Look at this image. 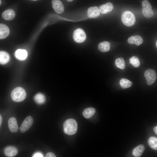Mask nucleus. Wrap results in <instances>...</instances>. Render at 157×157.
Segmentation results:
<instances>
[{
    "label": "nucleus",
    "mask_w": 157,
    "mask_h": 157,
    "mask_svg": "<svg viewBox=\"0 0 157 157\" xmlns=\"http://www.w3.org/2000/svg\"><path fill=\"white\" fill-rule=\"evenodd\" d=\"M4 152L5 155L7 157H14L17 154L18 150L16 147L13 146H8L4 149Z\"/></svg>",
    "instance_id": "obj_11"
},
{
    "label": "nucleus",
    "mask_w": 157,
    "mask_h": 157,
    "mask_svg": "<svg viewBox=\"0 0 157 157\" xmlns=\"http://www.w3.org/2000/svg\"><path fill=\"white\" fill-rule=\"evenodd\" d=\"M52 7L57 13L61 14L64 11V7L62 2L60 0H52Z\"/></svg>",
    "instance_id": "obj_8"
},
{
    "label": "nucleus",
    "mask_w": 157,
    "mask_h": 157,
    "mask_svg": "<svg viewBox=\"0 0 157 157\" xmlns=\"http://www.w3.org/2000/svg\"><path fill=\"white\" fill-rule=\"evenodd\" d=\"M100 14V10L97 6L90 7L87 10L88 16L90 18H96Z\"/></svg>",
    "instance_id": "obj_10"
},
{
    "label": "nucleus",
    "mask_w": 157,
    "mask_h": 157,
    "mask_svg": "<svg viewBox=\"0 0 157 157\" xmlns=\"http://www.w3.org/2000/svg\"><path fill=\"white\" fill-rule=\"evenodd\" d=\"M144 149V146L142 144H140L133 149L132 154L135 157H140L143 153Z\"/></svg>",
    "instance_id": "obj_17"
},
{
    "label": "nucleus",
    "mask_w": 157,
    "mask_h": 157,
    "mask_svg": "<svg viewBox=\"0 0 157 157\" xmlns=\"http://www.w3.org/2000/svg\"><path fill=\"white\" fill-rule=\"evenodd\" d=\"M26 93L23 88L17 87L12 92L11 96L12 100L15 102H19L23 101L26 97Z\"/></svg>",
    "instance_id": "obj_2"
},
{
    "label": "nucleus",
    "mask_w": 157,
    "mask_h": 157,
    "mask_svg": "<svg viewBox=\"0 0 157 157\" xmlns=\"http://www.w3.org/2000/svg\"><path fill=\"white\" fill-rule=\"evenodd\" d=\"M2 118L1 116L0 115V126H1L2 122Z\"/></svg>",
    "instance_id": "obj_29"
},
{
    "label": "nucleus",
    "mask_w": 157,
    "mask_h": 157,
    "mask_svg": "<svg viewBox=\"0 0 157 157\" xmlns=\"http://www.w3.org/2000/svg\"><path fill=\"white\" fill-rule=\"evenodd\" d=\"M8 127L10 131L12 133H16L18 129L17 120L14 117L10 118L8 121Z\"/></svg>",
    "instance_id": "obj_9"
},
{
    "label": "nucleus",
    "mask_w": 157,
    "mask_h": 157,
    "mask_svg": "<svg viewBox=\"0 0 157 157\" xmlns=\"http://www.w3.org/2000/svg\"><path fill=\"white\" fill-rule=\"evenodd\" d=\"M63 131L65 133L69 135L74 134L77 132V124L76 121L73 119H67L63 124Z\"/></svg>",
    "instance_id": "obj_1"
},
{
    "label": "nucleus",
    "mask_w": 157,
    "mask_h": 157,
    "mask_svg": "<svg viewBox=\"0 0 157 157\" xmlns=\"http://www.w3.org/2000/svg\"><path fill=\"white\" fill-rule=\"evenodd\" d=\"M32 0L36 1V0Z\"/></svg>",
    "instance_id": "obj_32"
},
{
    "label": "nucleus",
    "mask_w": 157,
    "mask_h": 157,
    "mask_svg": "<svg viewBox=\"0 0 157 157\" xmlns=\"http://www.w3.org/2000/svg\"><path fill=\"white\" fill-rule=\"evenodd\" d=\"M115 64L116 67L121 69H123L125 67V62L122 58H117L115 60Z\"/></svg>",
    "instance_id": "obj_24"
},
{
    "label": "nucleus",
    "mask_w": 157,
    "mask_h": 157,
    "mask_svg": "<svg viewBox=\"0 0 157 157\" xmlns=\"http://www.w3.org/2000/svg\"><path fill=\"white\" fill-rule=\"evenodd\" d=\"M142 13L145 17L149 18L154 15V12L152 9L151 6L147 0H144L142 2Z\"/></svg>",
    "instance_id": "obj_4"
},
{
    "label": "nucleus",
    "mask_w": 157,
    "mask_h": 157,
    "mask_svg": "<svg viewBox=\"0 0 157 157\" xmlns=\"http://www.w3.org/2000/svg\"><path fill=\"white\" fill-rule=\"evenodd\" d=\"M153 129L155 134L157 135V126H155Z\"/></svg>",
    "instance_id": "obj_28"
},
{
    "label": "nucleus",
    "mask_w": 157,
    "mask_h": 157,
    "mask_svg": "<svg viewBox=\"0 0 157 157\" xmlns=\"http://www.w3.org/2000/svg\"><path fill=\"white\" fill-rule=\"evenodd\" d=\"M35 101L38 104H42L45 101V98L44 95L41 93H38L36 94L34 97Z\"/></svg>",
    "instance_id": "obj_22"
},
{
    "label": "nucleus",
    "mask_w": 157,
    "mask_h": 157,
    "mask_svg": "<svg viewBox=\"0 0 157 157\" xmlns=\"http://www.w3.org/2000/svg\"><path fill=\"white\" fill-rule=\"evenodd\" d=\"M129 63L131 64L135 67H138L140 65V63L138 58L135 56H133L129 59Z\"/></svg>",
    "instance_id": "obj_25"
},
{
    "label": "nucleus",
    "mask_w": 157,
    "mask_h": 157,
    "mask_svg": "<svg viewBox=\"0 0 157 157\" xmlns=\"http://www.w3.org/2000/svg\"><path fill=\"white\" fill-rule=\"evenodd\" d=\"M15 55L16 58L18 60H23L27 57V51L25 49H19L15 51Z\"/></svg>",
    "instance_id": "obj_15"
},
{
    "label": "nucleus",
    "mask_w": 157,
    "mask_h": 157,
    "mask_svg": "<svg viewBox=\"0 0 157 157\" xmlns=\"http://www.w3.org/2000/svg\"><path fill=\"white\" fill-rule=\"evenodd\" d=\"M10 56L8 53L4 51H0V62L2 65L7 63L9 61Z\"/></svg>",
    "instance_id": "obj_20"
},
{
    "label": "nucleus",
    "mask_w": 157,
    "mask_h": 157,
    "mask_svg": "<svg viewBox=\"0 0 157 157\" xmlns=\"http://www.w3.org/2000/svg\"><path fill=\"white\" fill-rule=\"evenodd\" d=\"M110 44L108 42L104 41L99 43L98 45V49L102 52H106L110 50Z\"/></svg>",
    "instance_id": "obj_18"
},
{
    "label": "nucleus",
    "mask_w": 157,
    "mask_h": 157,
    "mask_svg": "<svg viewBox=\"0 0 157 157\" xmlns=\"http://www.w3.org/2000/svg\"><path fill=\"white\" fill-rule=\"evenodd\" d=\"M73 38L74 41L78 43L84 42L86 38V35L83 30L78 28L75 30L73 34Z\"/></svg>",
    "instance_id": "obj_5"
},
{
    "label": "nucleus",
    "mask_w": 157,
    "mask_h": 157,
    "mask_svg": "<svg viewBox=\"0 0 157 157\" xmlns=\"http://www.w3.org/2000/svg\"><path fill=\"white\" fill-rule=\"evenodd\" d=\"M144 76L147 84L149 85L153 84L156 78V75L155 71L151 69H149L145 71Z\"/></svg>",
    "instance_id": "obj_6"
},
{
    "label": "nucleus",
    "mask_w": 157,
    "mask_h": 157,
    "mask_svg": "<svg viewBox=\"0 0 157 157\" xmlns=\"http://www.w3.org/2000/svg\"><path fill=\"white\" fill-rule=\"evenodd\" d=\"M156 47H157V42H156Z\"/></svg>",
    "instance_id": "obj_31"
},
{
    "label": "nucleus",
    "mask_w": 157,
    "mask_h": 157,
    "mask_svg": "<svg viewBox=\"0 0 157 157\" xmlns=\"http://www.w3.org/2000/svg\"><path fill=\"white\" fill-rule=\"evenodd\" d=\"M148 143L149 147L152 149L157 150V138L151 137L148 139Z\"/></svg>",
    "instance_id": "obj_21"
},
{
    "label": "nucleus",
    "mask_w": 157,
    "mask_h": 157,
    "mask_svg": "<svg viewBox=\"0 0 157 157\" xmlns=\"http://www.w3.org/2000/svg\"><path fill=\"white\" fill-rule=\"evenodd\" d=\"M0 1H1V0H0Z\"/></svg>",
    "instance_id": "obj_33"
},
{
    "label": "nucleus",
    "mask_w": 157,
    "mask_h": 157,
    "mask_svg": "<svg viewBox=\"0 0 157 157\" xmlns=\"http://www.w3.org/2000/svg\"><path fill=\"white\" fill-rule=\"evenodd\" d=\"M119 83L121 87L123 89L129 88L131 86L132 84L131 81L124 78H122L120 80Z\"/></svg>",
    "instance_id": "obj_23"
},
{
    "label": "nucleus",
    "mask_w": 157,
    "mask_h": 157,
    "mask_svg": "<svg viewBox=\"0 0 157 157\" xmlns=\"http://www.w3.org/2000/svg\"><path fill=\"white\" fill-rule=\"evenodd\" d=\"M122 23L127 26H131L135 23V19L134 15L129 11H126L123 13L121 16Z\"/></svg>",
    "instance_id": "obj_3"
},
{
    "label": "nucleus",
    "mask_w": 157,
    "mask_h": 157,
    "mask_svg": "<svg viewBox=\"0 0 157 157\" xmlns=\"http://www.w3.org/2000/svg\"><path fill=\"white\" fill-rule=\"evenodd\" d=\"M113 8L112 3L108 2L99 6V9L100 12L103 14L107 13L111 11Z\"/></svg>",
    "instance_id": "obj_12"
},
{
    "label": "nucleus",
    "mask_w": 157,
    "mask_h": 157,
    "mask_svg": "<svg viewBox=\"0 0 157 157\" xmlns=\"http://www.w3.org/2000/svg\"><path fill=\"white\" fill-rule=\"evenodd\" d=\"M95 109L92 107H90L85 109L83 112L84 117L86 119H89L92 117L94 114Z\"/></svg>",
    "instance_id": "obj_19"
},
{
    "label": "nucleus",
    "mask_w": 157,
    "mask_h": 157,
    "mask_svg": "<svg viewBox=\"0 0 157 157\" xmlns=\"http://www.w3.org/2000/svg\"><path fill=\"white\" fill-rule=\"evenodd\" d=\"M33 122L31 116L27 117L24 120L20 128V131L22 133L26 132L32 126Z\"/></svg>",
    "instance_id": "obj_7"
},
{
    "label": "nucleus",
    "mask_w": 157,
    "mask_h": 157,
    "mask_svg": "<svg viewBox=\"0 0 157 157\" xmlns=\"http://www.w3.org/2000/svg\"><path fill=\"white\" fill-rule=\"evenodd\" d=\"M10 33V30L8 27L6 25L0 24V38L3 39L6 38Z\"/></svg>",
    "instance_id": "obj_16"
},
{
    "label": "nucleus",
    "mask_w": 157,
    "mask_h": 157,
    "mask_svg": "<svg viewBox=\"0 0 157 157\" xmlns=\"http://www.w3.org/2000/svg\"><path fill=\"white\" fill-rule=\"evenodd\" d=\"M127 41L130 44H135L137 46H139L142 43L143 40L140 36L136 35L130 37L128 39Z\"/></svg>",
    "instance_id": "obj_14"
},
{
    "label": "nucleus",
    "mask_w": 157,
    "mask_h": 157,
    "mask_svg": "<svg viewBox=\"0 0 157 157\" xmlns=\"http://www.w3.org/2000/svg\"><path fill=\"white\" fill-rule=\"evenodd\" d=\"M74 0H66V1L68 2H71L72 1Z\"/></svg>",
    "instance_id": "obj_30"
},
{
    "label": "nucleus",
    "mask_w": 157,
    "mask_h": 157,
    "mask_svg": "<svg viewBox=\"0 0 157 157\" xmlns=\"http://www.w3.org/2000/svg\"><path fill=\"white\" fill-rule=\"evenodd\" d=\"M15 15L14 11L12 9H8L2 14V17L5 20L10 21L13 19Z\"/></svg>",
    "instance_id": "obj_13"
},
{
    "label": "nucleus",
    "mask_w": 157,
    "mask_h": 157,
    "mask_svg": "<svg viewBox=\"0 0 157 157\" xmlns=\"http://www.w3.org/2000/svg\"><path fill=\"white\" fill-rule=\"evenodd\" d=\"M46 157H56V155L53 153L51 152H49L46 155Z\"/></svg>",
    "instance_id": "obj_27"
},
{
    "label": "nucleus",
    "mask_w": 157,
    "mask_h": 157,
    "mask_svg": "<svg viewBox=\"0 0 157 157\" xmlns=\"http://www.w3.org/2000/svg\"><path fill=\"white\" fill-rule=\"evenodd\" d=\"M34 157H44L43 154L40 152H37L34 153L32 156Z\"/></svg>",
    "instance_id": "obj_26"
}]
</instances>
